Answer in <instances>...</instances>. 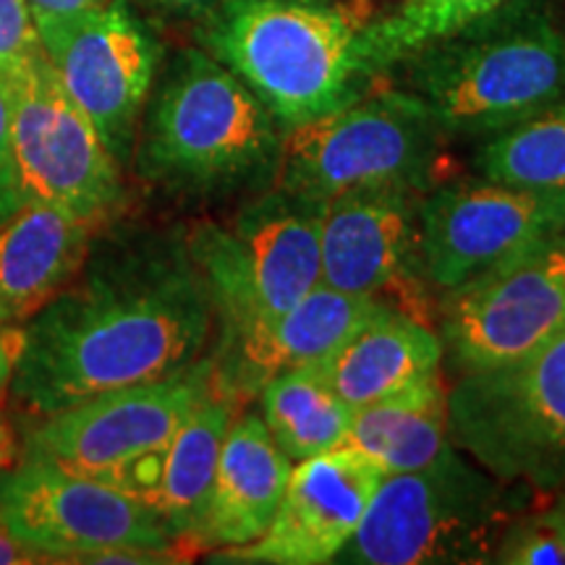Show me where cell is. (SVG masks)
<instances>
[{
  "label": "cell",
  "instance_id": "24",
  "mask_svg": "<svg viewBox=\"0 0 565 565\" xmlns=\"http://www.w3.org/2000/svg\"><path fill=\"white\" fill-rule=\"evenodd\" d=\"M482 179L534 192H565V100L492 134L475 154Z\"/></svg>",
  "mask_w": 565,
  "mask_h": 565
},
{
  "label": "cell",
  "instance_id": "1",
  "mask_svg": "<svg viewBox=\"0 0 565 565\" xmlns=\"http://www.w3.org/2000/svg\"><path fill=\"white\" fill-rule=\"evenodd\" d=\"M212 322L186 242L103 246L24 322L13 404L42 419L89 395L168 377L200 362Z\"/></svg>",
  "mask_w": 565,
  "mask_h": 565
},
{
  "label": "cell",
  "instance_id": "32",
  "mask_svg": "<svg viewBox=\"0 0 565 565\" xmlns=\"http://www.w3.org/2000/svg\"><path fill=\"white\" fill-rule=\"evenodd\" d=\"M30 563H47L40 553L19 542L9 529L0 524V565H30Z\"/></svg>",
  "mask_w": 565,
  "mask_h": 565
},
{
  "label": "cell",
  "instance_id": "12",
  "mask_svg": "<svg viewBox=\"0 0 565 565\" xmlns=\"http://www.w3.org/2000/svg\"><path fill=\"white\" fill-rule=\"evenodd\" d=\"M38 32L63 87L87 113L113 158H134L137 126L160 63L154 34L126 0L63 19L38 21Z\"/></svg>",
  "mask_w": 565,
  "mask_h": 565
},
{
  "label": "cell",
  "instance_id": "13",
  "mask_svg": "<svg viewBox=\"0 0 565 565\" xmlns=\"http://www.w3.org/2000/svg\"><path fill=\"white\" fill-rule=\"evenodd\" d=\"M565 231V192L490 179L443 183L419 204V257L429 282L456 291Z\"/></svg>",
  "mask_w": 565,
  "mask_h": 565
},
{
  "label": "cell",
  "instance_id": "34",
  "mask_svg": "<svg viewBox=\"0 0 565 565\" xmlns=\"http://www.w3.org/2000/svg\"><path fill=\"white\" fill-rule=\"evenodd\" d=\"M150 3L168 13H200V17H204L215 6H221L223 0H150Z\"/></svg>",
  "mask_w": 565,
  "mask_h": 565
},
{
  "label": "cell",
  "instance_id": "10",
  "mask_svg": "<svg viewBox=\"0 0 565 565\" xmlns=\"http://www.w3.org/2000/svg\"><path fill=\"white\" fill-rule=\"evenodd\" d=\"M0 524L47 563H84L116 547L181 550L150 505L108 482L21 456L0 475Z\"/></svg>",
  "mask_w": 565,
  "mask_h": 565
},
{
  "label": "cell",
  "instance_id": "4",
  "mask_svg": "<svg viewBox=\"0 0 565 565\" xmlns=\"http://www.w3.org/2000/svg\"><path fill=\"white\" fill-rule=\"evenodd\" d=\"M282 129L254 92L204 51L162 79L134 158L141 179L183 194L242 189L278 166Z\"/></svg>",
  "mask_w": 565,
  "mask_h": 565
},
{
  "label": "cell",
  "instance_id": "25",
  "mask_svg": "<svg viewBox=\"0 0 565 565\" xmlns=\"http://www.w3.org/2000/svg\"><path fill=\"white\" fill-rule=\"evenodd\" d=\"M519 3L524 0H406L391 17L366 24L362 34L366 68L377 76L422 47L469 30Z\"/></svg>",
  "mask_w": 565,
  "mask_h": 565
},
{
  "label": "cell",
  "instance_id": "8",
  "mask_svg": "<svg viewBox=\"0 0 565 565\" xmlns=\"http://www.w3.org/2000/svg\"><path fill=\"white\" fill-rule=\"evenodd\" d=\"M322 202L275 186L233 225H200L189 254L202 273L223 333L286 312L322 282Z\"/></svg>",
  "mask_w": 565,
  "mask_h": 565
},
{
  "label": "cell",
  "instance_id": "16",
  "mask_svg": "<svg viewBox=\"0 0 565 565\" xmlns=\"http://www.w3.org/2000/svg\"><path fill=\"white\" fill-rule=\"evenodd\" d=\"M377 307L380 296L341 294L320 282L286 312L223 333L212 385L236 406L246 404L278 374L328 356Z\"/></svg>",
  "mask_w": 565,
  "mask_h": 565
},
{
  "label": "cell",
  "instance_id": "31",
  "mask_svg": "<svg viewBox=\"0 0 565 565\" xmlns=\"http://www.w3.org/2000/svg\"><path fill=\"white\" fill-rule=\"evenodd\" d=\"M108 3V0H30V9L34 24L42 19H63L74 17V13L97 9V6Z\"/></svg>",
  "mask_w": 565,
  "mask_h": 565
},
{
  "label": "cell",
  "instance_id": "9",
  "mask_svg": "<svg viewBox=\"0 0 565 565\" xmlns=\"http://www.w3.org/2000/svg\"><path fill=\"white\" fill-rule=\"evenodd\" d=\"M24 202H51L103 225L124 204V168L63 87L45 51L6 74Z\"/></svg>",
  "mask_w": 565,
  "mask_h": 565
},
{
  "label": "cell",
  "instance_id": "18",
  "mask_svg": "<svg viewBox=\"0 0 565 565\" xmlns=\"http://www.w3.org/2000/svg\"><path fill=\"white\" fill-rule=\"evenodd\" d=\"M294 461L275 445L263 416H233L194 553L242 547L265 534L286 492Z\"/></svg>",
  "mask_w": 565,
  "mask_h": 565
},
{
  "label": "cell",
  "instance_id": "20",
  "mask_svg": "<svg viewBox=\"0 0 565 565\" xmlns=\"http://www.w3.org/2000/svg\"><path fill=\"white\" fill-rule=\"evenodd\" d=\"M95 225L51 202H24L0 225V315L24 324L79 273Z\"/></svg>",
  "mask_w": 565,
  "mask_h": 565
},
{
  "label": "cell",
  "instance_id": "29",
  "mask_svg": "<svg viewBox=\"0 0 565 565\" xmlns=\"http://www.w3.org/2000/svg\"><path fill=\"white\" fill-rule=\"evenodd\" d=\"M24 204L11 141V92L6 74H0V225Z\"/></svg>",
  "mask_w": 565,
  "mask_h": 565
},
{
  "label": "cell",
  "instance_id": "17",
  "mask_svg": "<svg viewBox=\"0 0 565 565\" xmlns=\"http://www.w3.org/2000/svg\"><path fill=\"white\" fill-rule=\"evenodd\" d=\"M412 189L353 192L322 202V286L380 296L419 254V204Z\"/></svg>",
  "mask_w": 565,
  "mask_h": 565
},
{
  "label": "cell",
  "instance_id": "7",
  "mask_svg": "<svg viewBox=\"0 0 565 565\" xmlns=\"http://www.w3.org/2000/svg\"><path fill=\"white\" fill-rule=\"evenodd\" d=\"M448 429L492 477L565 490V333L515 364L461 374L448 391Z\"/></svg>",
  "mask_w": 565,
  "mask_h": 565
},
{
  "label": "cell",
  "instance_id": "15",
  "mask_svg": "<svg viewBox=\"0 0 565 565\" xmlns=\"http://www.w3.org/2000/svg\"><path fill=\"white\" fill-rule=\"evenodd\" d=\"M385 475L364 456L335 448L294 463L278 511L263 536L242 547L212 550V563L324 565L362 524Z\"/></svg>",
  "mask_w": 565,
  "mask_h": 565
},
{
  "label": "cell",
  "instance_id": "2",
  "mask_svg": "<svg viewBox=\"0 0 565 565\" xmlns=\"http://www.w3.org/2000/svg\"><path fill=\"white\" fill-rule=\"evenodd\" d=\"M359 6L341 0H223L204 13L202 51L263 100L280 129L315 121L364 95Z\"/></svg>",
  "mask_w": 565,
  "mask_h": 565
},
{
  "label": "cell",
  "instance_id": "23",
  "mask_svg": "<svg viewBox=\"0 0 565 565\" xmlns=\"http://www.w3.org/2000/svg\"><path fill=\"white\" fill-rule=\"evenodd\" d=\"M263 422L275 445L294 463L341 448L353 408L324 383L315 364L282 372L263 391Z\"/></svg>",
  "mask_w": 565,
  "mask_h": 565
},
{
  "label": "cell",
  "instance_id": "28",
  "mask_svg": "<svg viewBox=\"0 0 565 565\" xmlns=\"http://www.w3.org/2000/svg\"><path fill=\"white\" fill-rule=\"evenodd\" d=\"M166 463H168V445L152 450H141V454L126 458L124 463H118L116 469L108 471L100 482H108L121 490L129 498L139 500V503L150 505L158 498L162 477H166Z\"/></svg>",
  "mask_w": 565,
  "mask_h": 565
},
{
  "label": "cell",
  "instance_id": "14",
  "mask_svg": "<svg viewBox=\"0 0 565 565\" xmlns=\"http://www.w3.org/2000/svg\"><path fill=\"white\" fill-rule=\"evenodd\" d=\"M212 387V359L152 383L118 387L42 416L21 456L103 479L126 458L162 448Z\"/></svg>",
  "mask_w": 565,
  "mask_h": 565
},
{
  "label": "cell",
  "instance_id": "27",
  "mask_svg": "<svg viewBox=\"0 0 565 565\" xmlns=\"http://www.w3.org/2000/svg\"><path fill=\"white\" fill-rule=\"evenodd\" d=\"M42 47L30 0H0V74L19 68Z\"/></svg>",
  "mask_w": 565,
  "mask_h": 565
},
{
  "label": "cell",
  "instance_id": "19",
  "mask_svg": "<svg viewBox=\"0 0 565 565\" xmlns=\"http://www.w3.org/2000/svg\"><path fill=\"white\" fill-rule=\"evenodd\" d=\"M440 364V335L383 299L328 356L315 362L324 383L353 412L437 374Z\"/></svg>",
  "mask_w": 565,
  "mask_h": 565
},
{
  "label": "cell",
  "instance_id": "5",
  "mask_svg": "<svg viewBox=\"0 0 565 565\" xmlns=\"http://www.w3.org/2000/svg\"><path fill=\"white\" fill-rule=\"evenodd\" d=\"M513 487L450 448L422 469L385 477L362 524L335 561L351 565L492 563L500 536L521 513Z\"/></svg>",
  "mask_w": 565,
  "mask_h": 565
},
{
  "label": "cell",
  "instance_id": "6",
  "mask_svg": "<svg viewBox=\"0 0 565 565\" xmlns=\"http://www.w3.org/2000/svg\"><path fill=\"white\" fill-rule=\"evenodd\" d=\"M443 134L412 92H380L282 129L275 186L328 202L353 192H422Z\"/></svg>",
  "mask_w": 565,
  "mask_h": 565
},
{
  "label": "cell",
  "instance_id": "21",
  "mask_svg": "<svg viewBox=\"0 0 565 565\" xmlns=\"http://www.w3.org/2000/svg\"><path fill=\"white\" fill-rule=\"evenodd\" d=\"M341 448L364 456L385 477L422 469L448 454L454 440L440 372L356 408Z\"/></svg>",
  "mask_w": 565,
  "mask_h": 565
},
{
  "label": "cell",
  "instance_id": "26",
  "mask_svg": "<svg viewBox=\"0 0 565 565\" xmlns=\"http://www.w3.org/2000/svg\"><path fill=\"white\" fill-rule=\"evenodd\" d=\"M545 508L519 513L500 536L492 563L565 565V490Z\"/></svg>",
  "mask_w": 565,
  "mask_h": 565
},
{
  "label": "cell",
  "instance_id": "22",
  "mask_svg": "<svg viewBox=\"0 0 565 565\" xmlns=\"http://www.w3.org/2000/svg\"><path fill=\"white\" fill-rule=\"evenodd\" d=\"M233 416L236 404L212 385L168 443L166 477L152 511L158 513L181 555H196L194 540L207 511L223 440Z\"/></svg>",
  "mask_w": 565,
  "mask_h": 565
},
{
  "label": "cell",
  "instance_id": "30",
  "mask_svg": "<svg viewBox=\"0 0 565 565\" xmlns=\"http://www.w3.org/2000/svg\"><path fill=\"white\" fill-rule=\"evenodd\" d=\"M21 349H24V324L6 320L0 315V395L11 387Z\"/></svg>",
  "mask_w": 565,
  "mask_h": 565
},
{
  "label": "cell",
  "instance_id": "33",
  "mask_svg": "<svg viewBox=\"0 0 565 565\" xmlns=\"http://www.w3.org/2000/svg\"><path fill=\"white\" fill-rule=\"evenodd\" d=\"M19 458H21V443H19L17 429H13L9 416L0 414V475H6L11 466H17Z\"/></svg>",
  "mask_w": 565,
  "mask_h": 565
},
{
  "label": "cell",
  "instance_id": "3",
  "mask_svg": "<svg viewBox=\"0 0 565 565\" xmlns=\"http://www.w3.org/2000/svg\"><path fill=\"white\" fill-rule=\"evenodd\" d=\"M408 89L437 131L492 137L565 100V32L524 3L408 55Z\"/></svg>",
  "mask_w": 565,
  "mask_h": 565
},
{
  "label": "cell",
  "instance_id": "11",
  "mask_svg": "<svg viewBox=\"0 0 565 565\" xmlns=\"http://www.w3.org/2000/svg\"><path fill=\"white\" fill-rule=\"evenodd\" d=\"M565 333V231L492 267L443 301V356L461 374L532 356Z\"/></svg>",
  "mask_w": 565,
  "mask_h": 565
}]
</instances>
